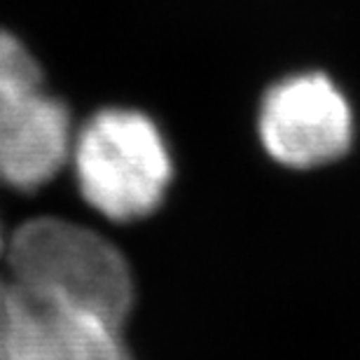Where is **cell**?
<instances>
[{
	"label": "cell",
	"mask_w": 360,
	"mask_h": 360,
	"mask_svg": "<svg viewBox=\"0 0 360 360\" xmlns=\"http://www.w3.org/2000/svg\"><path fill=\"white\" fill-rule=\"evenodd\" d=\"M10 281L26 297L115 323L134 307V276L105 236L63 218H33L5 243Z\"/></svg>",
	"instance_id": "cell-1"
},
{
	"label": "cell",
	"mask_w": 360,
	"mask_h": 360,
	"mask_svg": "<svg viewBox=\"0 0 360 360\" xmlns=\"http://www.w3.org/2000/svg\"><path fill=\"white\" fill-rule=\"evenodd\" d=\"M257 131L278 164L316 169L340 160L351 148L354 112L328 75L300 73L264 94Z\"/></svg>",
	"instance_id": "cell-4"
},
{
	"label": "cell",
	"mask_w": 360,
	"mask_h": 360,
	"mask_svg": "<svg viewBox=\"0 0 360 360\" xmlns=\"http://www.w3.org/2000/svg\"><path fill=\"white\" fill-rule=\"evenodd\" d=\"M73 122L35 56L0 31V185L35 192L70 162Z\"/></svg>",
	"instance_id": "cell-3"
},
{
	"label": "cell",
	"mask_w": 360,
	"mask_h": 360,
	"mask_svg": "<svg viewBox=\"0 0 360 360\" xmlns=\"http://www.w3.org/2000/svg\"><path fill=\"white\" fill-rule=\"evenodd\" d=\"M17 360H131V356L115 323L24 295Z\"/></svg>",
	"instance_id": "cell-5"
},
{
	"label": "cell",
	"mask_w": 360,
	"mask_h": 360,
	"mask_svg": "<svg viewBox=\"0 0 360 360\" xmlns=\"http://www.w3.org/2000/svg\"><path fill=\"white\" fill-rule=\"evenodd\" d=\"M73 174L82 199L112 222L155 213L174 178L169 146L146 112L105 108L73 139Z\"/></svg>",
	"instance_id": "cell-2"
},
{
	"label": "cell",
	"mask_w": 360,
	"mask_h": 360,
	"mask_svg": "<svg viewBox=\"0 0 360 360\" xmlns=\"http://www.w3.org/2000/svg\"><path fill=\"white\" fill-rule=\"evenodd\" d=\"M5 253V239H3V232H0V255Z\"/></svg>",
	"instance_id": "cell-7"
},
{
	"label": "cell",
	"mask_w": 360,
	"mask_h": 360,
	"mask_svg": "<svg viewBox=\"0 0 360 360\" xmlns=\"http://www.w3.org/2000/svg\"><path fill=\"white\" fill-rule=\"evenodd\" d=\"M24 295L10 276H0V360H17L19 323Z\"/></svg>",
	"instance_id": "cell-6"
}]
</instances>
